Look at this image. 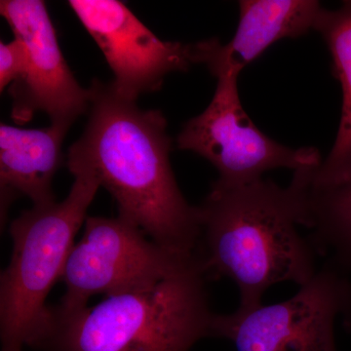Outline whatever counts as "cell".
Listing matches in <instances>:
<instances>
[{"label":"cell","mask_w":351,"mask_h":351,"mask_svg":"<svg viewBox=\"0 0 351 351\" xmlns=\"http://www.w3.org/2000/svg\"><path fill=\"white\" fill-rule=\"evenodd\" d=\"M89 91L86 126L69 147L71 174L93 173L114 198L119 217L164 248L195 253L199 207L189 204L176 181L162 112L141 108L112 82L94 80Z\"/></svg>","instance_id":"obj_1"},{"label":"cell","mask_w":351,"mask_h":351,"mask_svg":"<svg viewBox=\"0 0 351 351\" xmlns=\"http://www.w3.org/2000/svg\"><path fill=\"white\" fill-rule=\"evenodd\" d=\"M295 171L287 188L269 179L237 186L213 184L199 206L196 254L208 278L237 285L242 308L263 304L277 283L300 287L317 272L316 251L299 232L308 221L309 170Z\"/></svg>","instance_id":"obj_2"},{"label":"cell","mask_w":351,"mask_h":351,"mask_svg":"<svg viewBox=\"0 0 351 351\" xmlns=\"http://www.w3.org/2000/svg\"><path fill=\"white\" fill-rule=\"evenodd\" d=\"M208 277L199 257L159 282L94 306H47L31 348L43 351H189L211 337Z\"/></svg>","instance_id":"obj_3"},{"label":"cell","mask_w":351,"mask_h":351,"mask_svg":"<svg viewBox=\"0 0 351 351\" xmlns=\"http://www.w3.org/2000/svg\"><path fill=\"white\" fill-rule=\"evenodd\" d=\"M68 196L23 212L10 226L12 254L0 278L1 351H24L46 313L51 289L61 280L75 235L101 188L93 173L77 171Z\"/></svg>","instance_id":"obj_4"},{"label":"cell","mask_w":351,"mask_h":351,"mask_svg":"<svg viewBox=\"0 0 351 351\" xmlns=\"http://www.w3.org/2000/svg\"><path fill=\"white\" fill-rule=\"evenodd\" d=\"M341 316L351 330V282L326 263L286 301L215 314L211 337L232 341L237 351H337Z\"/></svg>","instance_id":"obj_5"},{"label":"cell","mask_w":351,"mask_h":351,"mask_svg":"<svg viewBox=\"0 0 351 351\" xmlns=\"http://www.w3.org/2000/svg\"><path fill=\"white\" fill-rule=\"evenodd\" d=\"M82 239L69 254L59 306H87L96 295L119 294L167 278L197 257L164 248L121 217H88Z\"/></svg>","instance_id":"obj_6"},{"label":"cell","mask_w":351,"mask_h":351,"mask_svg":"<svg viewBox=\"0 0 351 351\" xmlns=\"http://www.w3.org/2000/svg\"><path fill=\"white\" fill-rule=\"evenodd\" d=\"M209 106L189 120L177 138L178 149L204 157L219 173L214 184L237 186L263 179L270 170L298 171L322 162L313 147L291 149L263 133L245 112L239 77L217 78Z\"/></svg>","instance_id":"obj_7"},{"label":"cell","mask_w":351,"mask_h":351,"mask_svg":"<svg viewBox=\"0 0 351 351\" xmlns=\"http://www.w3.org/2000/svg\"><path fill=\"white\" fill-rule=\"evenodd\" d=\"M0 13L27 54L24 73L9 86L14 121L25 124L43 112L51 123L71 127L89 108L90 91L71 73L45 2L2 0Z\"/></svg>","instance_id":"obj_8"},{"label":"cell","mask_w":351,"mask_h":351,"mask_svg":"<svg viewBox=\"0 0 351 351\" xmlns=\"http://www.w3.org/2000/svg\"><path fill=\"white\" fill-rule=\"evenodd\" d=\"M69 7L103 52L117 90L137 100L160 89L172 73L197 64L195 43L164 41L141 22L123 2L69 0Z\"/></svg>","instance_id":"obj_9"},{"label":"cell","mask_w":351,"mask_h":351,"mask_svg":"<svg viewBox=\"0 0 351 351\" xmlns=\"http://www.w3.org/2000/svg\"><path fill=\"white\" fill-rule=\"evenodd\" d=\"M239 22L230 43L218 38L195 43L197 64L217 78L237 76L272 44L314 29L322 10L315 0H241Z\"/></svg>","instance_id":"obj_10"},{"label":"cell","mask_w":351,"mask_h":351,"mask_svg":"<svg viewBox=\"0 0 351 351\" xmlns=\"http://www.w3.org/2000/svg\"><path fill=\"white\" fill-rule=\"evenodd\" d=\"M69 126L51 123L45 128L0 125V191L1 221L19 196L34 206L54 202L52 182L63 160L64 138Z\"/></svg>","instance_id":"obj_11"},{"label":"cell","mask_w":351,"mask_h":351,"mask_svg":"<svg viewBox=\"0 0 351 351\" xmlns=\"http://www.w3.org/2000/svg\"><path fill=\"white\" fill-rule=\"evenodd\" d=\"M314 29L329 48L332 75L343 92L336 141L326 159L311 173L316 184H332L351 177V0L343 1L337 10L322 8Z\"/></svg>","instance_id":"obj_12"},{"label":"cell","mask_w":351,"mask_h":351,"mask_svg":"<svg viewBox=\"0 0 351 351\" xmlns=\"http://www.w3.org/2000/svg\"><path fill=\"white\" fill-rule=\"evenodd\" d=\"M316 168V167H315ZM309 171L307 197L311 240L328 263L351 271V177L332 184H315Z\"/></svg>","instance_id":"obj_13"},{"label":"cell","mask_w":351,"mask_h":351,"mask_svg":"<svg viewBox=\"0 0 351 351\" xmlns=\"http://www.w3.org/2000/svg\"><path fill=\"white\" fill-rule=\"evenodd\" d=\"M27 54L24 44L14 38L9 43H0V89L3 91L24 73Z\"/></svg>","instance_id":"obj_14"}]
</instances>
